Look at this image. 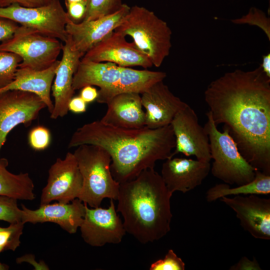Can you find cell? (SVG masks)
Wrapping results in <instances>:
<instances>
[{"label": "cell", "mask_w": 270, "mask_h": 270, "mask_svg": "<svg viewBox=\"0 0 270 270\" xmlns=\"http://www.w3.org/2000/svg\"><path fill=\"white\" fill-rule=\"evenodd\" d=\"M0 18L31 28L64 42L68 37L66 26L70 19L60 0H53L47 5L36 8H26L17 4L0 7Z\"/></svg>", "instance_id": "ba28073f"}, {"label": "cell", "mask_w": 270, "mask_h": 270, "mask_svg": "<svg viewBox=\"0 0 270 270\" xmlns=\"http://www.w3.org/2000/svg\"><path fill=\"white\" fill-rule=\"evenodd\" d=\"M0 220L9 224L22 222V209L18 206V200L0 196Z\"/></svg>", "instance_id": "f546056e"}, {"label": "cell", "mask_w": 270, "mask_h": 270, "mask_svg": "<svg viewBox=\"0 0 270 270\" xmlns=\"http://www.w3.org/2000/svg\"><path fill=\"white\" fill-rule=\"evenodd\" d=\"M220 200L236 213L240 225L255 238L270 240V199L260 195L224 196Z\"/></svg>", "instance_id": "4fadbf2b"}, {"label": "cell", "mask_w": 270, "mask_h": 270, "mask_svg": "<svg viewBox=\"0 0 270 270\" xmlns=\"http://www.w3.org/2000/svg\"><path fill=\"white\" fill-rule=\"evenodd\" d=\"M22 59L16 54L0 51V89L7 86L14 79Z\"/></svg>", "instance_id": "4316f807"}, {"label": "cell", "mask_w": 270, "mask_h": 270, "mask_svg": "<svg viewBox=\"0 0 270 270\" xmlns=\"http://www.w3.org/2000/svg\"><path fill=\"white\" fill-rule=\"evenodd\" d=\"M270 193V175L256 170L254 179L246 184L230 188L226 183L216 184L206 192L207 202H212L224 196L239 195H267Z\"/></svg>", "instance_id": "d4e9b609"}, {"label": "cell", "mask_w": 270, "mask_h": 270, "mask_svg": "<svg viewBox=\"0 0 270 270\" xmlns=\"http://www.w3.org/2000/svg\"><path fill=\"white\" fill-rule=\"evenodd\" d=\"M87 0H64L65 3L73 2H86Z\"/></svg>", "instance_id": "b9f144b4"}, {"label": "cell", "mask_w": 270, "mask_h": 270, "mask_svg": "<svg viewBox=\"0 0 270 270\" xmlns=\"http://www.w3.org/2000/svg\"><path fill=\"white\" fill-rule=\"evenodd\" d=\"M130 9V7L124 4L120 10L109 16L78 23L70 20L66 24V30L74 47L84 54L115 30Z\"/></svg>", "instance_id": "9a60e30c"}, {"label": "cell", "mask_w": 270, "mask_h": 270, "mask_svg": "<svg viewBox=\"0 0 270 270\" xmlns=\"http://www.w3.org/2000/svg\"><path fill=\"white\" fill-rule=\"evenodd\" d=\"M46 108L40 98L32 92L19 90L0 92V152L14 128L20 124L30 126Z\"/></svg>", "instance_id": "30bf717a"}, {"label": "cell", "mask_w": 270, "mask_h": 270, "mask_svg": "<svg viewBox=\"0 0 270 270\" xmlns=\"http://www.w3.org/2000/svg\"><path fill=\"white\" fill-rule=\"evenodd\" d=\"M146 112V127L156 129L170 124L176 114L188 104L175 96L163 80L140 94Z\"/></svg>", "instance_id": "e0dca14e"}, {"label": "cell", "mask_w": 270, "mask_h": 270, "mask_svg": "<svg viewBox=\"0 0 270 270\" xmlns=\"http://www.w3.org/2000/svg\"><path fill=\"white\" fill-rule=\"evenodd\" d=\"M166 74L163 72L148 70H138L123 67L118 83L112 88L98 91L96 99L100 104H107L114 96L125 92L142 94L156 82L164 80Z\"/></svg>", "instance_id": "603a6c76"}, {"label": "cell", "mask_w": 270, "mask_h": 270, "mask_svg": "<svg viewBox=\"0 0 270 270\" xmlns=\"http://www.w3.org/2000/svg\"><path fill=\"white\" fill-rule=\"evenodd\" d=\"M204 128L208 135L211 159L210 170L216 178L228 184L238 186L252 181L257 170L250 165L240 153L236 143L224 126L220 132L208 111Z\"/></svg>", "instance_id": "8992f818"}, {"label": "cell", "mask_w": 270, "mask_h": 270, "mask_svg": "<svg viewBox=\"0 0 270 270\" xmlns=\"http://www.w3.org/2000/svg\"><path fill=\"white\" fill-rule=\"evenodd\" d=\"M115 31L132 38L136 47L160 66L172 48V32L166 22L143 6L130 7L128 14Z\"/></svg>", "instance_id": "5b68a950"}, {"label": "cell", "mask_w": 270, "mask_h": 270, "mask_svg": "<svg viewBox=\"0 0 270 270\" xmlns=\"http://www.w3.org/2000/svg\"><path fill=\"white\" fill-rule=\"evenodd\" d=\"M82 178L78 198L90 207H99L106 198L116 200L120 184L111 172L108 152L100 146L84 144L73 152Z\"/></svg>", "instance_id": "277c9868"}, {"label": "cell", "mask_w": 270, "mask_h": 270, "mask_svg": "<svg viewBox=\"0 0 270 270\" xmlns=\"http://www.w3.org/2000/svg\"><path fill=\"white\" fill-rule=\"evenodd\" d=\"M150 270H184L185 263L172 249L169 250L162 259L150 264Z\"/></svg>", "instance_id": "1f68e13d"}, {"label": "cell", "mask_w": 270, "mask_h": 270, "mask_svg": "<svg viewBox=\"0 0 270 270\" xmlns=\"http://www.w3.org/2000/svg\"><path fill=\"white\" fill-rule=\"evenodd\" d=\"M113 200L107 208H88L80 228L84 240L92 246L120 244L126 233L123 222L118 215Z\"/></svg>", "instance_id": "7c38bea8"}, {"label": "cell", "mask_w": 270, "mask_h": 270, "mask_svg": "<svg viewBox=\"0 0 270 270\" xmlns=\"http://www.w3.org/2000/svg\"><path fill=\"white\" fill-rule=\"evenodd\" d=\"M122 68V66L112 62L80 60L74 76L72 88L75 91L92 86L99 87L98 91L109 90L119 82Z\"/></svg>", "instance_id": "7402d4cb"}, {"label": "cell", "mask_w": 270, "mask_h": 270, "mask_svg": "<svg viewBox=\"0 0 270 270\" xmlns=\"http://www.w3.org/2000/svg\"><path fill=\"white\" fill-rule=\"evenodd\" d=\"M62 51V58L60 60L52 86L54 103L50 118L54 120L62 118L68 113V103L75 92L72 88L74 76L84 56L74 47L68 36L63 44Z\"/></svg>", "instance_id": "2e32d148"}, {"label": "cell", "mask_w": 270, "mask_h": 270, "mask_svg": "<svg viewBox=\"0 0 270 270\" xmlns=\"http://www.w3.org/2000/svg\"><path fill=\"white\" fill-rule=\"evenodd\" d=\"M8 160L0 156V196L18 200H32L36 198L34 186L27 172L14 174L7 169Z\"/></svg>", "instance_id": "cb8c5ba5"}, {"label": "cell", "mask_w": 270, "mask_h": 270, "mask_svg": "<svg viewBox=\"0 0 270 270\" xmlns=\"http://www.w3.org/2000/svg\"><path fill=\"white\" fill-rule=\"evenodd\" d=\"M198 119L188 104L176 114L170 124L176 141L170 158L180 153L186 156H194L199 160L210 162L208 136Z\"/></svg>", "instance_id": "9c48e42d"}, {"label": "cell", "mask_w": 270, "mask_h": 270, "mask_svg": "<svg viewBox=\"0 0 270 270\" xmlns=\"http://www.w3.org/2000/svg\"><path fill=\"white\" fill-rule=\"evenodd\" d=\"M17 264H21L22 262H27L32 264L34 268V270H49L48 266L44 261H40L38 262L36 261L34 256L31 254H27L23 256L18 258L16 259Z\"/></svg>", "instance_id": "74e56055"}, {"label": "cell", "mask_w": 270, "mask_h": 270, "mask_svg": "<svg viewBox=\"0 0 270 270\" xmlns=\"http://www.w3.org/2000/svg\"><path fill=\"white\" fill-rule=\"evenodd\" d=\"M106 104V113L100 120L102 123L125 129H138L146 126V113L140 94H120L113 97Z\"/></svg>", "instance_id": "ffe728a7"}, {"label": "cell", "mask_w": 270, "mask_h": 270, "mask_svg": "<svg viewBox=\"0 0 270 270\" xmlns=\"http://www.w3.org/2000/svg\"><path fill=\"white\" fill-rule=\"evenodd\" d=\"M114 31L87 52L81 60L96 62H110L120 66H140L146 69L153 66L149 58L138 50L134 42Z\"/></svg>", "instance_id": "5bb4252c"}, {"label": "cell", "mask_w": 270, "mask_h": 270, "mask_svg": "<svg viewBox=\"0 0 270 270\" xmlns=\"http://www.w3.org/2000/svg\"><path fill=\"white\" fill-rule=\"evenodd\" d=\"M98 91L92 86H86L81 88L80 96L86 103L89 104L96 100Z\"/></svg>", "instance_id": "f35d334b"}, {"label": "cell", "mask_w": 270, "mask_h": 270, "mask_svg": "<svg viewBox=\"0 0 270 270\" xmlns=\"http://www.w3.org/2000/svg\"><path fill=\"white\" fill-rule=\"evenodd\" d=\"M262 71L270 78V54L262 56V63L260 66Z\"/></svg>", "instance_id": "ab89813d"}, {"label": "cell", "mask_w": 270, "mask_h": 270, "mask_svg": "<svg viewBox=\"0 0 270 270\" xmlns=\"http://www.w3.org/2000/svg\"><path fill=\"white\" fill-rule=\"evenodd\" d=\"M9 268L10 267L8 265L0 262V270H8Z\"/></svg>", "instance_id": "60d3db41"}, {"label": "cell", "mask_w": 270, "mask_h": 270, "mask_svg": "<svg viewBox=\"0 0 270 270\" xmlns=\"http://www.w3.org/2000/svg\"><path fill=\"white\" fill-rule=\"evenodd\" d=\"M53 0H0V7H6L17 4L26 8L42 6L50 3Z\"/></svg>", "instance_id": "836d02e7"}, {"label": "cell", "mask_w": 270, "mask_h": 270, "mask_svg": "<svg viewBox=\"0 0 270 270\" xmlns=\"http://www.w3.org/2000/svg\"><path fill=\"white\" fill-rule=\"evenodd\" d=\"M63 44L56 38L44 35L28 26H19L12 36L2 42L0 51L17 54L22 59L20 68L44 70L58 60Z\"/></svg>", "instance_id": "52a82bcc"}, {"label": "cell", "mask_w": 270, "mask_h": 270, "mask_svg": "<svg viewBox=\"0 0 270 270\" xmlns=\"http://www.w3.org/2000/svg\"><path fill=\"white\" fill-rule=\"evenodd\" d=\"M24 224L22 222L11 224L0 230V253L8 250L14 251L20 246Z\"/></svg>", "instance_id": "83f0119b"}, {"label": "cell", "mask_w": 270, "mask_h": 270, "mask_svg": "<svg viewBox=\"0 0 270 270\" xmlns=\"http://www.w3.org/2000/svg\"><path fill=\"white\" fill-rule=\"evenodd\" d=\"M124 4L122 0H87L86 12L82 21H89L118 12Z\"/></svg>", "instance_id": "484cf974"}, {"label": "cell", "mask_w": 270, "mask_h": 270, "mask_svg": "<svg viewBox=\"0 0 270 270\" xmlns=\"http://www.w3.org/2000/svg\"><path fill=\"white\" fill-rule=\"evenodd\" d=\"M22 206V222L33 224L55 223L70 234H75L82 223L85 214V204L78 198L71 203L56 202L40 205L36 210Z\"/></svg>", "instance_id": "d6986e66"}, {"label": "cell", "mask_w": 270, "mask_h": 270, "mask_svg": "<svg viewBox=\"0 0 270 270\" xmlns=\"http://www.w3.org/2000/svg\"><path fill=\"white\" fill-rule=\"evenodd\" d=\"M204 96L214 123L228 128L244 159L270 175V78L261 66L225 73Z\"/></svg>", "instance_id": "6da1fadb"}, {"label": "cell", "mask_w": 270, "mask_h": 270, "mask_svg": "<svg viewBox=\"0 0 270 270\" xmlns=\"http://www.w3.org/2000/svg\"><path fill=\"white\" fill-rule=\"evenodd\" d=\"M70 18L78 23L83 20L86 12V2L65 3Z\"/></svg>", "instance_id": "d6a6232c"}, {"label": "cell", "mask_w": 270, "mask_h": 270, "mask_svg": "<svg viewBox=\"0 0 270 270\" xmlns=\"http://www.w3.org/2000/svg\"><path fill=\"white\" fill-rule=\"evenodd\" d=\"M84 144L100 146L108 152L112 174L120 184L154 168L157 161L170 158L176 141L170 124L156 129H125L96 120L78 128L68 147Z\"/></svg>", "instance_id": "7a4b0ae2"}, {"label": "cell", "mask_w": 270, "mask_h": 270, "mask_svg": "<svg viewBox=\"0 0 270 270\" xmlns=\"http://www.w3.org/2000/svg\"><path fill=\"white\" fill-rule=\"evenodd\" d=\"M59 63L60 60H57L50 68L42 70L18 67L14 80L7 86L0 89V92L19 90L34 94L44 102L50 114L54 108L50 91Z\"/></svg>", "instance_id": "44dd1931"}, {"label": "cell", "mask_w": 270, "mask_h": 270, "mask_svg": "<svg viewBox=\"0 0 270 270\" xmlns=\"http://www.w3.org/2000/svg\"><path fill=\"white\" fill-rule=\"evenodd\" d=\"M172 195L154 168L120 183L116 212L123 216L126 232L143 244L166 236L172 218Z\"/></svg>", "instance_id": "3957f363"}, {"label": "cell", "mask_w": 270, "mask_h": 270, "mask_svg": "<svg viewBox=\"0 0 270 270\" xmlns=\"http://www.w3.org/2000/svg\"><path fill=\"white\" fill-rule=\"evenodd\" d=\"M210 170V162L182 158L166 160L161 176L168 190L186 193L200 186Z\"/></svg>", "instance_id": "ac0fdd59"}, {"label": "cell", "mask_w": 270, "mask_h": 270, "mask_svg": "<svg viewBox=\"0 0 270 270\" xmlns=\"http://www.w3.org/2000/svg\"><path fill=\"white\" fill-rule=\"evenodd\" d=\"M2 227H0V230L2 229Z\"/></svg>", "instance_id": "7bdbcfd3"}, {"label": "cell", "mask_w": 270, "mask_h": 270, "mask_svg": "<svg viewBox=\"0 0 270 270\" xmlns=\"http://www.w3.org/2000/svg\"><path fill=\"white\" fill-rule=\"evenodd\" d=\"M50 131L44 126H36L32 128L28 134L29 145L35 150H44L50 146Z\"/></svg>", "instance_id": "4dcf8cb0"}, {"label": "cell", "mask_w": 270, "mask_h": 270, "mask_svg": "<svg viewBox=\"0 0 270 270\" xmlns=\"http://www.w3.org/2000/svg\"><path fill=\"white\" fill-rule=\"evenodd\" d=\"M230 270H261L258 261L254 258L252 260L246 256H242L236 264L232 266Z\"/></svg>", "instance_id": "d590c367"}, {"label": "cell", "mask_w": 270, "mask_h": 270, "mask_svg": "<svg viewBox=\"0 0 270 270\" xmlns=\"http://www.w3.org/2000/svg\"><path fill=\"white\" fill-rule=\"evenodd\" d=\"M48 172L47 184L42 190L40 205L53 200L68 204L78 198L82 178L73 153L68 152L64 158H57Z\"/></svg>", "instance_id": "8fae6325"}, {"label": "cell", "mask_w": 270, "mask_h": 270, "mask_svg": "<svg viewBox=\"0 0 270 270\" xmlns=\"http://www.w3.org/2000/svg\"><path fill=\"white\" fill-rule=\"evenodd\" d=\"M18 26L12 20L0 18V42L11 38Z\"/></svg>", "instance_id": "e575fe53"}, {"label": "cell", "mask_w": 270, "mask_h": 270, "mask_svg": "<svg viewBox=\"0 0 270 270\" xmlns=\"http://www.w3.org/2000/svg\"><path fill=\"white\" fill-rule=\"evenodd\" d=\"M87 104L79 96L72 97L68 105V111L75 114L84 112L86 110Z\"/></svg>", "instance_id": "8d00e7d4"}, {"label": "cell", "mask_w": 270, "mask_h": 270, "mask_svg": "<svg viewBox=\"0 0 270 270\" xmlns=\"http://www.w3.org/2000/svg\"><path fill=\"white\" fill-rule=\"evenodd\" d=\"M236 24H248L258 26L262 30L270 40V19L260 10L251 8L248 12L242 17L232 20Z\"/></svg>", "instance_id": "f1b7e54d"}]
</instances>
